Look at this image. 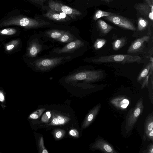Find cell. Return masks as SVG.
Returning a JSON list of instances; mask_svg holds the SVG:
<instances>
[{"label": "cell", "mask_w": 153, "mask_h": 153, "mask_svg": "<svg viewBox=\"0 0 153 153\" xmlns=\"http://www.w3.org/2000/svg\"><path fill=\"white\" fill-rule=\"evenodd\" d=\"M101 106L99 103L91 109L86 117L82 124V129L87 127L93 122L98 114Z\"/></svg>", "instance_id": "4fadbf2b"}, {"label": "cell", "mask_w": 153, "mask_h": 153, "mask_svg": "<svg viewBox=\"0 0 153 153\" xmlns=\"http://www.w3.org/2000/svg\"><path fill=\"white\" fill-rule=\"evenodd\" d=\"M107 3H109L110 2V0H102Z\"/></svg>", "instance_id": "ab89813d"}, {"label": "cell", "mask_w": 153, "mask_h": 153, "mask_svg": "<svg viewBox=\"0 0 153 153\" xmlns=\"http://www.w3.org/2000/svg\"><path fill=\"white\" fill-rule=\"evenodd\" d=\"M97 26L101 33L106 34L108 33L114 27L102 19H99L97 22Z\"/></svg>", "instance_id": "ac0fdd59"}, {"label": "cell", "mask_w": 153, "mask_h": 153, "mask_svg": "<svg viewBox=\"0 0 153 153\" xmlns=\"http://www.w3.org/2000/svg\"><path fill=\"white\" fill-rule=\"evenodd\" d=\"M66 133L65 131L63 129H59L55 130L53 132L54 138L56 140H59L62 138Z\"/></svg>", "instance_id": "f546056e"}, {"label": "cell", "mask_w": 153, "mask_h": 153, "mask_svg": "<svg viewBox=\"0 0 153 153\" xmlns=\"http://www.w3.org/2000/svg\"><path fill=\"white\" fill-rule=\"evenodd\" d=\"M69 134L75 137H79V132L76 129L73 128L71 129L69 131Z\"/></svg>", "instance_id": "e575fe53"}, {"label": "cell", "mask_w": 153, "mask_h": 153, "mask_svg": "<svg viewBox=\"0 0 153 153\" xmlns=\"http://www.w3.org/2000/svg\"><path fill=\"white\" fill-rule=\"evenodd\" d=\"M45 110L44 108L37 110L31 114L29 117V118L32 119H38Z\"/></svg>", "instance_id": "f1b7e54d"}, {"label": "cell", "mask_w": 153, "mask_h": 153, "mask_svg": "<svg viewBox=\"0 0 153 153\" xmlns=\"http://www.w3.org/2000/svg\"><path fill=\"white\" fill-rule=\"evenodd\" d=\"M114 14L111 12L98 10L95 13L93 19L94 20L96 21L101 17L108 16Z\"/></svg>", "instance_id": "484cf974"}, {"label": "cell", "mask_w": 153, "mask_h": 153, "mask_svg": "<svg viewBox=\"0 0 153 153\" xmlns=\"http://www.w3.org/2000/svg\"><path fill=\"white\" fill-rule=\"evenodd\" d=\"M92 147L93 149L100 150L104 153L117 152L111 144L101 138L95 141Z\"/></svg>", "instance_id": "30bf717a"}, {"label": "cell", "mask_w": 153, "mask_h": 153, "mask_svg": "<svg viewBox=\"0 0 153 153\" xmlns=\"http://www.w3.org/2000/svg\"><path fill=\"white\" fill-rule=\"evenodd\" d=\"M49 10L46 13L43 14V16L48 19L56 21L57 22H62L66 21V19L62 17L60 13Z\"/></svg>", "instance_id": "d6986e66"}, {"label": "cell", "mask_w": 153, "mask_h": 153, "mask_svg": "<svg viewBox=\"0 0 153 153\" xmlns=\"http://www.w3.org/2000/svg\"><path fill=\"white\" fill-rule=\"evenodd\" d=\"M134 8L140 13L149 19L152 22L153 20V10H152L149 6L146 3H140L135 4Z\"/></svg>", "instance_id": "8fae6325"}, {"label": "cell", "mask_w": 153, "mask_h": 153, "mask_svg": "<svg viewBox=\"0 0 153 153\" xmlns=\"http://www.w3.org/2000/svg\"><path fill=\"white\" fill-rule=\"evenodd\" d=\"M70 120V118L66 116L53 113L51 122L49 125L57 126L64 125Z\"/></svg>", "instance_id": "2e32d148"}, {"label": "cell", "mask_w": 153, "mask_h": 153, "mask_svg": "<svg viewBox=\"0 0 153 153\" xmlns=\"http://www.w3.org/2000/svg\"><path fill=\"white\" fill-rule=\"evenodd\" d=\"M153 129V114L152 112L146 118L144 124V134Z\"/></svg>", "instance_id": "44dd1931"}, {"label": "cell", "mask_w": 153, "mask_h": 153, "mask_svg": "<svg viewBox=\"0 0 153 153\" xmlns=\"http://www.w3.org/2000/svg\"><path fill=\"white\" fill-rule=\"evenodd\" d=\"M22 45L21 40L20 39L12 40L4 44V49L5 53L11 54L17 51Z\"/></svg>", "instance_id": "5bb4252c"}, {"label": "cell", "mask_w": 153, "mask_h": 153, "mask_svg": "<svg viewBox=\"0 0 153 153\" xmlns=\"http://www.w3.org/2000/svg\"><path fill=\"white\" fill-rule=\"evenodd\" d=\"M45 43L39 34L31 36L27 41L26 52L23 56V58L36 57L43 51L54 47L51 45L45 44Z\"/></svg>", "instance_id": "8992f818"}, {"label": "cell", "mask_w": 153, "mask_h": 153, "mask_svg": "<svg viewBox=\"0 0 153 153\" xmlns=\"http://www.w3.org/2000/svg\"><path fill=\"white\" fill-rule=\"evenodd\" d=\"M50 25L49 22L42 20L19 16L11 17L3 21L0 23V27L10 25H17L27 29L45 27Z\"/></svg>", "instance_id": "277c9868"}, {"label": "cell", "mask_w": 153, "mask_h": 153, "mask_svg": "<svg viewBox=\"0 0 153 153\" xmlns=\"http://www.w3.org/2000/svg\"><path fill=\"white\" fill-rule=\"evenodd\" d=\"M153 65L152 66L149 74L146 77V78H145V79L141 87V89H143V88H144L146 86H147L148 83V79L149 77V75L152 73L153 68Z\"/></svg>", "instance_id": "d6a6232c"}, {"label": "cell", "mask_w": 153, "mask_h": 153, "mask_svg": "<svg viewBox=\"0 0 153 153\" xmlns=\"http://www.w3.org/2000/svg\"><path fill=\"white\" fill-rule=\"evenodd\" d=\"M106 41L105 39L98 38L95 41L94 47L96 50H98L101 48L106 44Z\"/></svg>", "instance_id": "83f0119b"}, {"label": "cell", "mask_w": 153, "mask_h": 153, "mask_svg": "<svg viewBox=\"0 0 153 153\" xmlns=\"http://www.w3.org/2000/svg\"><path fill=\"white\" fill-rule=\"evenodd\" d=\"M103 76V71L101 70H91L84 66L79 67L61 78L60 83L72 87L81 86L85 83L98 81Z\"/></svg>", "instance_id": "6da1fadb"}, {"label": "cell", "mask_w": 153, "mask_h": 153, "mask_svg": "<svg viewBox=\"0 0 153 153\" xmlns=\"http://www.w3.org/2000/svg\"><path fill=\"white\" fill-rule=\"evenodd\" d=\"M51 116V113L50 111L46 112L42 115L41 119V121L43 123H46L48 122Z\"/></svg>", "instance_id": "1f68e13d"}, {"label": "cell", "mask_w": 153, "mask_h": 153, "mask_svg": "<svg viewBox=\"0 0 153 153\" xmlns=\"http://www.w3.org/2000/svg\"><path fill=\"white\" fill-rule=\"evenodd\" d=\"M143 109V99L141 97L138 100L135 106L131 108L127 114L125 126L127 132L132 129Z\"/></svg>", "instance_id": "52a82bcc"}, {"label": "cell", "mask_w": 153, "mask_h": 153, "mask_svg": "<svg viewBox=\"0 0 153 153\" xmlns=\"http://www.w3.org/2000/svg\"><path fill=\"white\" fill-rule=\"evenodd\" d=\"M141 59V57L138 56L120 54L102 56L96 58H85L83 60L85 62L96 64L113 62L124 64L139 62Z\"/></svg>", "instance_id": "5b68a950"}, {"label": "cell", "mask_w": 153, "mask_h": 153, "mask_svg": "<svg viewBox=\"0 0 153 153\" xmlns=\"http://www.w3.org/2000/svg\"><path fill=\"white\" fill-rule=\"evenodd\" d=\"M18 30L14 28H8L0 30V36H11L16 35Z\"/></svg>", "instance_id": "603a6c76"}, {"label": "cell", "mask_w": 153, "mask_h": 153, "mask_svg": "<svg viewBox=\"0 0 153 153\" xmlns=\"http://www.w3.org/2000/svg\"><path fill=\"white\" fill-rule=\"evenodd\" d=\"M145 2L149 6L152 10H153V0H144Z\"/></svg>", "instance_id": "74e56055"}, {"label": "cell", "mask_w": 153, "mask_h": 153, "mask_svg": "<svg viewBox=\"0 0 153 153\" xmlns=\"http://www.w3.org/2000/svg\"><path fill=\"white\" fill-rule=\"evenodd\" d=\"M87 45V42L80 37L62 46L53 48L48 54L55 56H70L74 59L83 55Z\"/></svg>", "instance_id": "3957f363"}, {"label": "cell", "mask_w": 153, "mask_h": 153, "mask_svg": "<svg viewBox=\"0 0 153 153\" xmlns=\"http://www.w3.org/2000/svg\"><path fill=\"white\" fill-rule=\"evenodd\" d=\"M144 138L147 139L148 140L153 141V129L144 134Z\"/></svg>", "instance_id": "836d02e7"}, {"label": "cell", "mask_w": 153, "mask_h": 153, "mask_svg": "<svg viewBox=\"0 0 153 153\" xmlns=\"http://www.w3.org/2000/svg\"><path fill=\"white\" fill-rule=\"evenodd\" d=\"M103 18L105 20L122 28L133 31L136 30L135 26L130 20L123 16L114 13Z\"/></svg>", "instance_id": "ba28073f"}, {"label": "cell", "mask_w": 153, "mask_h": 153, "mask_svg": "<svg viewBox=\"0 0 153 153\" xmlns=\"http://www.w3.org/2000/svg\"><path fill=\"white\" fill-rule=\"evenodd\" d=\"M126 39L124 38H121L114 41L112 43L113 49L117 51L123 47L125 44Z\"/></svg>", "instance_id": "cb8c5ba5"}, {"label": "cell", "mask_w": 153, "mask_h": 153, "mask_svg": "<svg viewBox=\"0 0 153 153\" xmlns=\"http://www.w3.org/2000/svg\"><path fill=\"white\" fill-rule=\"evenodd\" d=\"M152 65L153 61L149 63L143 70L137 78V80L138 82L146 78L149 74Z\"/></svg>", "instance_id": "7402d4cb"}, {"label": "cell", "mask_w": 153, "mask_h": 153, "mask_svg": "<svg viewBox=\"0 0 153 153\" xmlns=\"http://www.w3.org/2000/svg\"><path fill=\"white\" fill-rule=\"evenodd\" d=\"M112 0H110V1H112Z\"/></svg>", "instance_id": "b9f144b4"}, {"label": "cell", "mask_w": 153, "mask_h": 153, "mask_svg": "<svg viewBox=\"0 0 153 153\" xmlns=\"http://www.w3.org/2000/svg\"><path fill=\"white\" fill-rule=\"evenodd\" d=\"M111 102L116 107L123 109L126 108L129 104L128 100L122 97L114 98Z\"/></svg>", "instance_id": "ffe728a7"}, {"label": "cell", "mask_w": 153, "mask_h": 153, "mask_svg": "<svg viewBox=\"0 0 153 153\" xmlns=\"http://www.w3.org/2000/svg\"><path fill=\"white\" fill-rule=\"evenodd\" d=\"M39 147L40 152L42 153H48L47 150L45 148L44 146V140L43 137H41L39 142Z\"/></svg>", "instance_id": "4dcf8cb0"}, {"label": "cell", "mask_w": 153, "mask_h": 153, "mask_svg": "<svg viewBox=\"0 0 153 153\" xmlns=\"http://www.w3.org/2000/svg\"><path fill=\"white\" fill-rule=\"evenodd\" d=\"M3 39H2L0 38V42H2L3 40Z\"/></svg>", "instance_id": "60d3db41"}, {"label": "cell", "mask_w": 153, "mask_h": 153, "mask_svg": "<svg viewBox=\"0 0 153 153\" xmlns=\"http://www.w3.org/2000/svg\"><path fill=\"white\" fill-rule=\"evenodd\" d=\"M66 30L56 29H49L40 33L39 35L45 43L50 41L53 43L57 42Z\"/></svg>", "instance_id": "9c48e42d"}, {"label": "cell", "mask_w": 153, "mask_h": 153, "mask_svg": "<svg viewBox=\"0 0 153 153\" xmlns=\"http://www.w3.org/2000/svg\"><path fill=\"white\" fill-rule=\"evenodd\" d=\"M149 23L148 19L142 17H139L137 21V30L142 31L147 27Z\"/></svg>", "instance_id": "d4e9b609"}, {"label": "cell", "mask_w": 153, "mask_h": 153, "mask_svg": "<svg viewBox=\"0 0 153 153\" xmlns=\"http://www.w3.org/2000/svg\"><path fill=\"white\" fill-rule=\"evenodd\" d=\"M5 101V96L4 92L2 89L0 88V102L4 103Z\"/></svg>", "instance_id": "d590c367"}, {"label": "cell", "mask_w": 153, "mask_h": 153, "mask_svg": "<svg viewBox=\"0 0 153 153\" xmlns=\"http://www.w3.org/2000/svg\"><path fill=\"white\" fill-rule=\"evenodd\" d=\"M48 4L52 10L59 13L62 12L61 10V3L55 2L53 0H50L49 1Z\"/></svg>", "instance_id": "4316f807"}, {"label": "cell", "mask_w": 153, "mask_h": 153, "mask_svg": "<svg viewBox=\"0 0 153 153\" xmlns=\"http://www.w3.org/2000/svg\"><path fill=\"white\" fill-rule=\"evenodd\" d=\"M61 11L65 14L68 15L73 19H75L77 16L81 15V12L79 10L72 8L62 4L61 6Z\"/></svg>", "instance_id": "e0dca14e"}, {"label": "cell", "mask_w": 153, "mask_h": 153, "mask_svg": "<svg viewBox=\"0 0 153 153\" xmlns=\"http://www.w3.org/2000/svg\"><path fill=\"white\" fill-rule=\"evenodd\" d=\"M80 37L78 33H74L70 30H66L58 40L57 42L65 44L74 41Z\"/></svg>", "instance_id": "9a60e30c"}, {"label": "cell", "mask_w": 153, "mask_h": 153, "mask_svg": "<svg viewBox=\"0 0 153 153\" xmlns=\"http://www.w3.org/2000/svg\"><path fill=\"white\" fill-rule=\"evenodd\" d=\"M23 59L28 66L33 71L41 73L49 72L74 59L70 56H55L48 54L34 58H25Z\"/></svg>", "instance_id": "7a4b0ae2"}, {"label": "cell", "mask_w": 153, "mask_h": 153, "mask_svg": "<svg viewBox=\"0 0 153 153\" xmlns=\"http://www.w3.org/2000/svg\"><path fill=\"white\" fill-rule=\"evenodd\" d=\"M33 1H34L38 4H43V3L45 1V0H32Z\"/></svg>", "instance_id": "f35d334b"}, {"label": "cell", "mask_w": 153, "mask_h": 153, "mask_svg": "<svg viewBox=\"0 0 153 153\" xmlns=\"http://www.w3.org/2000/svg\"><path fill=\"white\" fill-rule=\"evenodd\" d=\"M142 153H153V144L152 143L150 144L147 148L146 150L142 152Z\"/></svg>", "instance_id": "8d00e7d4"}, {"label": "cell", "mask_w": 153, "mask_h": 153, "mask_svg": "<svg viewBox=\"0 0 153 153\" xmlns=\"http://www.w3.org/2000/svg\"><path fill=\"white\" fill-rule=\"evenodd\" d=\"M150 38L149 36L146 35L135 40L128 48L127 53H133L139 52L143 46L144 43L149 41Z\"/></svg>", "instance_id": "7c38bea8"}]
</instances>
